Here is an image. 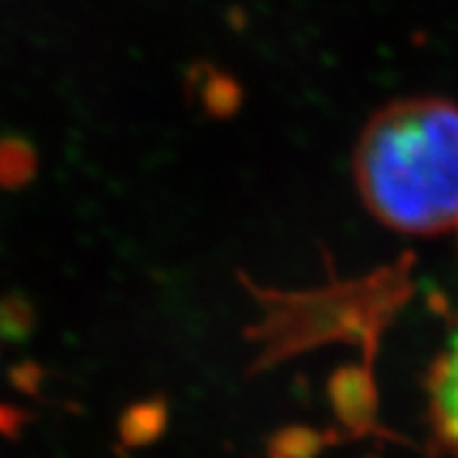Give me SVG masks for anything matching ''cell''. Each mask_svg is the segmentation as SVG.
<instances>
[{
    "label": "cell",
    "mask_w": 458,
    "mask_h": 458,
    "mask_svg": "<svg viewBox=\"0 0 458 458\" xmlns=\"http://www.w3.org/2000/svg\"><path fill=\"white\" fill-rule=\"evenodd\" d=\"M36 174V153L18 138L0 140V186L18 189Z\"/></svg>",
    "instance_id": "3"
},
{
    "label": "cell",
    "mask_w": 458,
    "mask_h": 458,
    "mask_svg": "<svg viewBox=\"0 0 458 458\" xmlns=\"http://www.w3.org/2000/svg\"><path fill=\"white\" fill-rule=\"evenodd\" d=\"M367 209L403 234L458 229V107L438 98L400 99L367 123L354 153Z\"/></svg>",
    "instance_id": "1"
},
{
    "label": "cell",
    "mask_w": 458,
    "mask_h": 458,
    "mask_svg": "<svg viewBox=\"0 0 458 458\" xmlns=\"http://www.w3.org/2000/svg\"><path fill=\"white\" fill-rule=\"evenodd\" d=\"M430 412L441 441L458 458V331H454L443 357L433 367Z\"/></svg>",
    "instance_id": "2"
},
{
    "label": "cell",
    "mask_w": 458,
    "mask_h": 458,
    "mask_svg": "<svg viewBox=\"0 0 458 458\" xmlns=\"http://www.w3.org/2000/svg\"><path fill=\"white\" fill-rule=\"evenodd\" d=\"M165 412L161 405L156 403H146V405H135V408L123 418L120 430L123 438L128 443H146L150 438H156L164 430Z\"/></svg>",
    "instance_id": "4"
},
{
    "label": "cell",
    "mask_w": 458,
    "mask_h": 458,
    "mask_svg": "<svg viewBox=\"0 0 458 458\" xmlns=\"http://www.w3.org/2000/svg\"><path fill=\"white\" fill-rule=\"evenodd\" d=\"M237 102H240V89L232 84V80L225 74H216V72H207V82L201 80L204 110L214 114H227L237 107Z\"/></svg>",
    "instance_id": "5"
}]
</instances>
